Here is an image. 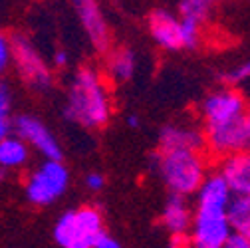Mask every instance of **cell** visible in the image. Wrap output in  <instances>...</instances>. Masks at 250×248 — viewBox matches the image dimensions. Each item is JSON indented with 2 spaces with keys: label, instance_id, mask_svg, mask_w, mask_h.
Listing matches in <instances>:
<instances>
[{
  "label": "cell",
  "instance_id": "cell-1",
  "mask_svg": "<svg viewBox=\"0 0 250 248\" xmlns=\"http://www.w3.org/2000/svg\"><path fill=\"white\" fill-rule=\"evenodd\" d=\"M111 113L113 100L105 76L93 66L78 68L66 89L64 117L85 129H98L111 119Z\"/></svg>",
  "mask_w": 250,
  "mask_h": 248
},
{
  "label": "cell",
  "instance_id": "cell-2",
  "mask_svg": "<svg viewBox=\"0 0 250 248\" xmlns=\"http://www.w3.org/2000/svg\"><path fill=\"white\" fill-rule=\"evenodd\" d=\"M153 169L171 195L195 197L210 175L205 151H157L153 155Z\"/></svg>",
  "mask_w": 250,
  "mask_h": 248
},
{
  "label": "cell",
  "instance_id": "cell-3",
  "mask_svg": "<svg viewBox=\"0 0 250 248\" xmlns=\"http://www.w3.org/2000/svg\"><path fill=\"white\" fill-rule=\"evenodd\" d=\"M104 232V216L96 207L70 208L54 225V240L60 248H93Z\"/></svg>",
  "mask_w": 250,
  "mask_h": 248
},
{
  "label": "cell",
  "instance_id": "cell-4",
  "mask_svg": "<svg viewBox=\"0 0 250 248\" xmlns=\"http://www.w3.org/2000/svg\"><path fill=\"white\" fill-rule=\"evenodd\" d=\"M70 185V171L62 161L42 159L24 181V197L34 207H48L66 193Z\"/></svg>",
  "mask_w": 250,
  "mask_h": 248
},
{
  "label": "cell",
  "instance_id": "cell-5",
  "mask_svg": "<svg viewBox=\"0 0 250 248\" xmlns=\"http://www.w3.org/2000/svg\"><path fill=\"white\" fill-rule=\"evenodd\" d=\"M10 44H12V66L20 82L36 91L50 89L54 82L52 68L44 60V56L38 52V48L32 44V40L20 32H14L10 34Z\"/></svg>",
  "mask_w": 250,
  "mask_h": 248
},
{
  "label": "cell",
  "instance_id": "cell-6",
  "mask_svg": "<svg viewBox=\"0 0 250 248\" xmlns=\"http://www.w3.org/2000/svg\"><path fill=\"white\" fill-rule=\"evenodd\" d=\"M248 105L244 96L236 87L225 85L218 87L203 100L201 103V119H203V129H212V127H223L230 125V123L246 119Z\"/></svg>",
  "mask_w": 250,
  "mask_h": 248
},
{
  "label": "cell",
  "instance_id": "cell-7",
  "mask_svg": "<svg viewBox=\"0 0 250 248\" xmlns=\"http://www.w3.org/2000/svg\"><path fill=\"white\" fill-rule=\"evenodd\" d=\"M14 135L30 145V149H36L44 159L62 161V145L56 135L50 131L46 123L30 113H20L14 117Z\"/></svg>",
  "mask_w": 250,
  "mask_h": 248
},
{
  "label": "cell",
  "instance_id": "cell-8",
  "mask_svg": "<svg viewBox=\"0 0 250 248\" xmlns=\"http://www.w3.org/2000/svg\"><path fill=\"white\" fill-rule=\"evenodd\" d=\"M147 28L149 34L159 48L167 52H177L187 48V34L185 26L177 10L171 8H153L147 14Z\"/></svg>",
  "mask_w": 250,
  "mask_h": 248
},
{
  "label": "cell",
  "instance_id": "cell-9",
  "mask_svg": "<svg viewBox=\"0 0 250 248\" xmlns=\"http://www.w3.org/2000/svg\"><path fill=\"white\" fill-rule=\"evenodd\" d=\"M205 141H207L205 151L210 157H216L218 161L225 157H230V155L248 151L250 131L246 125V119L230 123V125H223V127L205 129Z\"/></svg>",
  "mask_w": 250,
  "mask_h": 248
},
{
  "label": "cell",
  "instance_id": "cell-10",
  "mask_svg": "<svg viewBox=\"0 0 250 248\" xmlns=\"http://www.w3.org/2000/svg\"><path fill=\"white\" fill-rule=\"evenodd\" d=\"M74 8L91 48L107 56L111 52V30L102 6L98 2H93V0H78Z\"/></svg>",
  "mask_w": 250,
  "mask_h": 248
},
{
  "label": "cell",
  "instance_id": "cell-11",
  "mask_svg": "<svg viewBox=\"0 0 250 248\" xmlns=\"http://www.w3.org/2000/svg\"><path fill=\"white\" fill-rule=\"evenodd\" d=\"M234 234L229 214H203L195 212L191 228L193 248H225L229 238Z\"/></svg>",
  "mask_w": 250,
  "mask_h": 248
},
{
  "label": "cell",
  "instance_id": "cell-12",
  "mask_svg": "<svg viewBox=\"0 0 250 248\" xmlns=\"http://www.w3.org/2000/svg\"><path fill=\"white\" fill-rule=\"evenodd\" d=\"M234 201V193L229 183L218 171H210L203 187L195 195V212L203 214H229V208Z\"/></svg>",
  "mask_w": 250,
  "mask_h": 248
},
{
  "label": "cell",
  "instance_id": "cell-13",
  "mask_svg": "<svg viewBox=\"0 0 250 248\" xmlns=\"http://www.w3.org/2000/svg\"><path fill=\"white\" fill-rule=\"evenodd\" d=\"M205 129L191 123H167L159 133V151H205Z\"/></svg>",
  "mask_w": 250,
  "mask_h": 248
},
{
  "label": "cell",
  "instance_id": "cell-14",
  "mask_svg": "<svg viewBox=\"0 0 250 248\" xmlns=\"http://www.w3.org/2000/svg\"><path fill=\"white\" fill-rule=\"evenodd\" d=\"M159 221L171 236H189L195 223V205H191L185 197L169 195Z\"/></svg>",
  "mask_w": 250,
  "mask_h": 248
},
{
  "label": "cell",
  "instance_id": "cell-15",
  "mask_svg": "<svg viewBox=\"0 0 250 248\" xmlns=\"http://www.w3.org/2000/svg\"><path fill=\"white\" fill-rule=\"evenodd\" d=\"M216 171L225 177L234 197H250V149L221 159Z\"/></svg>",
  "mask_w": 250,
  "mask_h": 248
},
{
  "label": "cell",
  "instance_id": "cell-16",
  "mask_svg": "<svg viewBox=\"0 0 250 248\" xmlns=\"http://www.w3.org/2000/svg\"><path fill=\"white\" fill-rule=\"evenodd\" d=\"M135 70H137V56L131 48L119 46L107 54V60H105L107 80H111L115 83L129 82L135 76Z\"/></svg>",
  "mask_w": 250,
  "mask_h": 248
},
{
  "label": "cell",
  "instance_id": "cell-17",
  "mask_svg": "<svg viewBox=\"0 0 250 248\" xmlns=\"http://www.w3.org/2000/svg\"><path fill=\"white\" fill-rule=\"evenodd\" d=\"M30 161V145L18 135L0 139V167L4 171L24 169Z\"/></svg>",
  "mask_w": 250,
  "mask_h": 248
},
{
  "label": "cell",
  "instance_id": "cell-18",
  "mask_svg": "<svg viewBox=\"0 0 250 248\" xmlns=\"http://www.w3.org/2000/svg\"><path fill=\"white\" fill-rule=\"evenodd\" d=\"M177 12L183 22H189V24L203 28L210 18L212 4L208 0H183L177 6Z\"/></svg>",
  "mask_w": 250,
  "mask_h": 248
},
{
  "label": "cell",
  "instance_id": "cell-19",
  "mask_svg": "<svg viewBox=\"0 0 250 248\" xmlns=\"http://www.w3.org/2000/svg\"><path fill=\"white\" fill-rule=\"evenodd\" d=\"M229 221L236 234L250 238V197H234L229 208Z\"/></svg>",
  "mask_w": 250,
  "mask_h": 248
},
{
  "label": "cell",
  "instance_id": "cell-20",
  "mask_svg": "<svg viewBox=\"0 0 250 248\" xmlns=\"http://www.w3.org/2000/svg\"><path fill=\"white\" fill-rule=\"evenodd\" d=\"M223 80H225V83L230 85V87H236L238 83L248 82V80H250V60H244L242 64H238V66H234L232 70H229Z\"/></svg>",
  "mask_w": 250,
  "mask_h": 248
},
{
  "label": "cell",
  "instance_id": "cell-21",
  "mask_svg": "<svg viewBox=\"0 0 250 248\" xmlns=\"http://www.w3.org/2000/svg\"><path fill=\"white\" fill-rule=\"evenodd\" d=\"M12 103L14 96L10 91V85L2 82V85H0V115H12Z\"/></svg>",
  "mask_w": 250,
  "mask_h": 248
},
{
  "label": "cell",
  "instance_id": "cell-22",
  "mask_svg": "<svg viewBox=\"0 0 250 248\" xmlns=\"http://www.w3.org/2000/svg\"><path fill=\"white\" fill-rule=\"evenodd\" d=\"M12 64V44H10V36L2 34L0 36V68L6 70Z\"/></svg>",
  "mask_w": 250,
  "mask_h": 248
},
{
  "label": "cell",
  "instance_id": "cell-23",
  "mask_svg": "<svg viewBox=\"0 0 250 248\" xmlns=\"http://www.w3.org/2000/svg\"><path fill=\"white\" fill-rule=\"evenodd\" d=\"M85 187H87L89 191H102V189L105 187V177H104L102 173H98V171L87 173V175H85Z\"/></svg>",
  "mask_w": 250,
  "mask_h": 248
},
{
  "label": "cell",
  "instance_id": "cell-24",
  "mask_svg": "<svg viewBox=\"0 0 250 248\" xmlns=\"http://www.w3.org/2000/svg\"><path fill=\"white\" fill-rule=\"evenodd\" d=\"M14 135V115H0V139Z\"/></svg>",
  "mask_w": 250,
  "mask_h": 248
},
{
  "label": "cell",
  "instance_id": "cell-25",
  "mask_svg": "<svg viewBox=\"0 0 250 248\" xmlns=\"http://www.w3.org/2000/svg\"><path fill=\"white\" fill-rule=\"evenodd\" d=\"M93 248H123V244H121L115 236L104 232V234L98 238V242H96V246H93Z\"/></svg>",
  "mask_w": 250,
  "mask_h": 248
},
{
  "label": "cell",
  "instance_id": "cell-26",
  "mask_svg": "<svg viewBox=\"0 0 250 248\" xmlns=\"http://www.w3.org/2000/svg\"><path fill=\"white\" fill-rule=\"evenodd\" d=\"M225 248H250V238H246V236L234 232V234L229 238V242H227Z\"/></svg>",
  "mask_w": 250,
  "mask_h": 248
},
{
  "label": "cell",
  "instance_id": "cell-27",
  "mask_svg": "<svg viewBox=\"0 0 250 248\" xmlns=\"http://www.w3.org/2000/svg\"><path fill=\"white\" fill-rule=\"evenodd\" d=\"M169 248H193L191 236H171Z\"/></svg>",
  "mask_w": 250,
  "mask_h": 248
},
{
  "label": "cell",
  "instance_id": "cell-28",
  "mask_svg": "<svg viewBox=\"0 0 250 248\" xmlns=\"http://www.w3.org/2000/svg\"><path fill=\"white\" fill-rule=\"evenodd\" d=\"M52 62H54V66L64 68V66H68L70 56H68V52H66V50H56V52H54V56H52Z\"/></svg>",
  "mask_w": 250,
  "mask_h": 248
},
{
  "label": "cell",
  "instance_id": "cell-29",
  "mask_svg": "<svg viewBox=\"0 0 250 248\" xmlns=\"http://www.w3.org/2000/svg\"><path fill=\"white\" fill-rule=\"evenodd\" d=\"M127 125L133 127V129L139 127V117L137 115H127Z\"/></svg>",
  "mask_w": 250,
  "mask_h": 248
},
{
  "label": "cell",
  "instance_id": "cell-30",
  "mask_svg": "<svg viewBox=\"0 0 250 248\" xmlns=\"http://www.w3.org/2000/svg\"><path fill=\"white\" fill-rule=\"evenodd\" d=\"M246 125H248V131H250V109H248V113H246Z\"/></svg>",
  "mask_w": 250,
  "mask_h": 248
}]
</instances>
